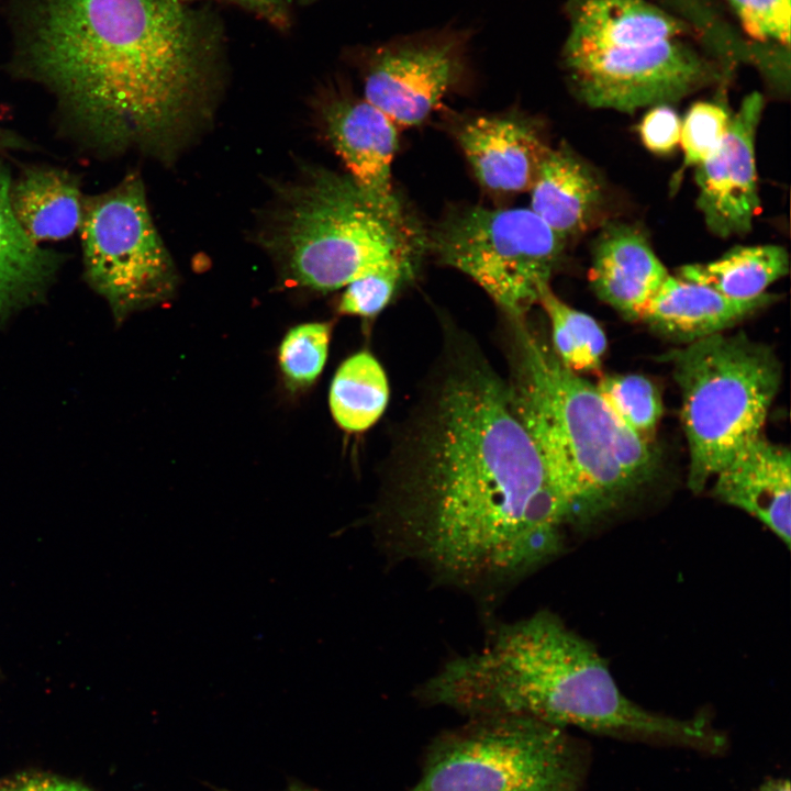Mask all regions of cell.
<instances>
[{
  "label": "cell",
  "mask_w": 791,
  "mask_h": 791,
  "mask_svg": "<svg viewBox=\"0 0 791 791\" xmlns=\"http://www.w3.org/2000/svg\"><path fill=\"white\" fill-rule=\"evenodd\" d=\"M319 113L327 140L356 186L385 216L410 226L392 185L398 126L365 98L328 97Z\"/></svg>",
  "instance_id": "4fadbf2b"
},
{
  "label": "cell",
  "mask_w": 791,
  "mask_h": 791,
  "mask_svg": "<svg viewBox=\"0 0 791 791\" xmlns=\"http://www.w3.org/2000/svg\"><path fill=\"white\" fill-rule=\"evenodd\" d=\"M12 177L0 164V321L42 298L62 256L34 243L11 205Z\"/></svg>",
  "instance_id": "ffe728a7"
},
{
  "label": "cell",
  "mask_w": 791,
  "mask_h": 791,
  "mask_svg": "<svg viewBox=\"0 0 791 791\" xmlns=\"http://www.w3.org/2000/svg\"><path fill=\"white\" fill-rule=\"evenodd\" d=\"M597 389L614 413L648 441L662 414L657 387L640 375H611L602 377Z\"/></svg>",
  "instance_id": "d4e9b609"
},
{
  "label": "cell",
  "mask_w": 791,
  "mask_h": 791,
  "mask_svg": "<svg viewBox=\"0 0 791 791\" xmlns=\"http://www.w3.org/2000/svg\"><path fill=\"white\" fill-rule=\"evenodd\" d=\"M537 303L544 309L553 334V349L571 370H598L606 348V338L597 321L558 298L550 285H544Z\"/></svg>",
  "instance_id": "cb8c5ba5"
},
{
  "label": "cell",
  "mask_w": 791,
  "mask_h": 791,
  "mask_svg": "<svg viewBox=\"0 0 791 791\" xmlns=\"http://www.w3.org/2000/svg\"><path fill=\"white\" fill-rule=\"evenodd\" d=\"M564 242L530 208L478 205L450 211L432 237L442 263L469 276L516 321L549 283Z\"/></svg>",
  "instance_id": "ba28073f"
},
{
  "label": "cell",
  "mask_w": 791,
  "mask_h": 791,
  "mask_svg": "<svg viewBox=\"0 0 791 791\" xmlns=\"http://www.w3.org/2000/svg\"><path fill=\"white\" fill-rule=\"evenodd\" d=\"M188 1V0H182ZM245 8L275 26H287L288 10L285 0H222Z\"/></svg>",
  "instance_id": "1f68e13d"
},
{
  "label": "cell",
  "mask_w": 791,
  "mask_h": 791,
  "mask_svg": "<svg viewBox=\"0 0 791 791\" xmlns=\"http://www.w3.org/2000/svg\"><path fill=\"white\" fill-rule=\"evenodd\" d=\"M397 492L399 553L438 580L498 589L562 553L568 508L512 406L483 368L453 375Z\"/></svg>",
  "instance_id": "6da1fadb"
},
{
  "label": "cell",
  "mask_w": 791,
  "mask_h": 791,
  "mask_svg": "<svg viewBox=\"0 0 791 791\" xmlns=\"http://www.w3.org/2000/svg\"><path fill=\"white\" fill-rule=\"evenodd\" d=\"M0 791H89L85 787L43 773H20L0 778Z\"/></svg>",
  "instance_id": "4dcf8cb0"
},
{
  "label": "cell",
  "mask_w": 791,
  "mask_h": 791,
  "mask_svg": "<svg viewBox=\"0 0 791 791\" xmlns=\"http://www.w3.org/2000/svg\"><path fill=\"white\" fill-rule=\"evenodd\" d=\"M789 271V255L779 245L737 246L709 263L684 265L679 278L709 287L733 300H754Z\"/></svg>",
  "instance_id": "7402d4cb"
},
{
  "label": "cell",
  "mask_w": 791,
  "mask_h": 791,
  "mask_svg": "<svg viewBox=\"0 0 791 791\" xmlns=\"http://www.w3.org/2000/svg\"><path fill=\"white\" fill-rule=\"evenodd\" d=\"M762 110L759 92L746 96L720 146L695 166L697 205L717 236L749 232L759 209L755 140Z\"/></svg>",
  "instance_id": "8fae6325"
},
{
  "label": "cell",
  "mask_w": 791,
  "mask_h": 791,
  "mask_svg": "<svg viewBox=\"0 0 791 791\" xmlns=\"http://www.w3.org/2000/svg\"><path fill=\"white\" fill-rule=\"evenodd\" d=\"M665 360L681 392L690 453L687 483L698 493L761 435L781 383V365L769 346L742 332L686 344Z\"/></svg>",
  "instance_id": "8992f818"
},
{
  "label": "cell",
  "mask_w": 791,
  "mask_h": 791,
  "mask_svg": "<svg viewBox=\"0 0 791 791\" xmlns=\"http://www.w3.org/2000/svg\"><path fill=\"white\" fill-rule=\"evenodd\" d=\"M389 398L386 374L369 353L347 358L337 369L330 389V408L336 423L348 432L375 424Z\"/></svg>",
  "instance_id": "603a6c76"
},
{
  "label": "cell",
  "mask_w": 791,
  "mask_h": 791,
  "mask_svg": "<svg viewBox=\"0 0 791 791\" xmlns=\"http://www.w3.org/2000/svg\"><path fill=\"white\" fill-rule=\"evenodd\" d=\"M528 191L530 209L564 239L589 229L603 204L598 176L565 145L548 149Z\"/></svg>",
  "instance_id": "d6986e66"
},
{
  "label": "cell",
  "mask_w": 791,
  "mask_h": 791,
  "mask_svg": "<svg viewBox=\"0 0 791 791\" xmlns=\"http://www.w3.org/2000/svg\"><path fill=\"white\" fill-rule=\"evenodd\" d=\"M668 276L639 229L616 223L599 235L589 280L598 297L624 317L640 319Z\"/></svg>",
  "instance_id": "2e32d148"
},
{
  "label": "cell",
  "mask_w": 791,
  "mask_h": 791,
  "mask_svg": "<svg viewBox=\"0 0 791 791\" xmlns=\"http://www.w3.org/2000/svg\"><path fill=\"white\" fill-rule=\"evenodd\" d=\"M589 767V747L567 729L528 717H468L432 739L408 791H582Z\"/></svg>",
  "instance_id": "52a82bcc"
},
{
  "label": "cell",
  "mask_w": 791,
  "mask_h": 791,
  "mask_svg": "<svg viewBox=\"0 0 791 791\" xmlns=\"http://www.w3.org/2000/svg\"><path fill=\"white\" fill-rule=\"evenodd\" d=\"M756 791H791L790 780L787 777H767Z\"/></svg>",
  "instance_id": "d6a6232c"
},
{
  "label": "cell",
  "mask_w": 791,
  "mask_h": 791,
  "mask_svg": "<svg viewBox=\"0 0 791 791\" xmlns=\"http://www.w3.org/2000/svg\"><path fill=\"white\" fill-rule=\"evenodd\" d=\"M644 146L655 154H668L680 142L681 120L669 104L654 105L639 124Z\"/></svg>",
  "instance_id": "f546056e"
},
{
  "label": "cell",
  "mask_w": 791,
  "mask_h": 791,
  "mask_svg": "<svg viewBox=\"0 0 791 791\" xmlns=\"http://www.w3.org/2000/svg\"><path fill=\"white\" fill-rule=\"evenodd\" d=\"M87 282L118 322L176 291L175 263L153 222L141 176L83 198L80 224Z\"/></svg>",
  "instance_id": "9c48e42d"
},
{
  "label": "cell",
  "mask_w": 791,
  "mask_h": 791,
  "mask_svg": "<svg viewBox=\"0 0 791 791\" xmlns=\"http://www.w3.org/2000/svg\"><path fill=\"white\" fill-rule=\"evenodd\" d=\"M713 495L791 543V455L761 435L740 449L713 478Z\"/></svg>",
  "instance_id": "9a60e30c"
},
{
  "label": "cell",
  "mask_w": 791,
  "mask_h": 791,
  "mask_svg": "<svg viewBox=\"0 0 791 791\" xmlns=\"http://www.w3.org/2000/svg\"><path fill=\"white\" fill-rule=\"evenodd\" d=\"M259 241L290 286L323 292L411 268L415 250L411 226L385 216L349 176L313 166L280 183Z\"/></svg>",
  "instance_id": "5b68a950"
},
{
  "label": "cell",
  "mask_w": 791,
  "mask_h": 791,
  "mask_svg": "<svg viewBox=\"0 0 791 791\" xmlns=\"http://www.w3.org/2000/svg\"><path fill=\"white\" fill-rule=\"evenodd\" d=\"M11 205L21 229L38 245L80 229L83 198L77 178L65 170L26 169L12 182Z\"/></svg>",
  "instance_id": "44dd1931"
},
{
  "label": "cell",
  "mask_w": 791,
  "mask_h": 791,
  "mask_svg": "<svg viewBox=\"0 0 791 791\" xmlns=\"http://www.w3.org/2000/svg\"><path fill=\"white\" fill-rule=\"evenodd\" d=\"M331 327L304 323L292 327L279 348L281 371L293 387H307L321 374L327 357Z\"/></svg>",
  "instance_id": "484cf974"
},
{
  "label": "cell",
  "mask_w": 791,
  "mask_h": 791,
  "mask_svg": "<svg viewBox=\"0 0 791 791\" xmlns=\"http://www.w3.org/2000/svg\"><path fill=\"white\" fill-rule=\"evenodd\" d=\"M565 8L568 48L651 44L687 31L682 21L647 0H566Z\"/></svg>",
  "instance_id": "ac0fdd59"
},
{
  "label": "cell",
  "mask_w": 791,
  "mask_h": 791,
  "mask_svg": "<svg viewBox=\"0 0 791 791\" xmlns=\"http://www.w3.org/2000/svg\"><path fill=\"white\" fill-rule=\"evenodd\" d=\"M732 115L720 103L699 101L691 105L681 122L680 144L683 164L678 172L698 166L705 160L722 143Z\"/></svg>",
  "instance_id": "4316f807"
},
{
  "label": "cell",
  "mask_w": 791,
  "mask_h": 791,
  "mask_svg": "<svg viewBox=\"0 0 791 791\" xmlns=\"http://www.w3.org/2000/svg\"><path fill=\"white\" fill-rule=\"evenodd\" d=\"M300 1H301V2H304V3H308V2H310V1H312V0H300Z\"/></svg>",
  "instance_id": "e575fe53"
},
{
  "label": "cell",
  "mask_w": 791,
  "mask_h": 791,
  "mask_svg": "<svg viewBox=\"0 0 791 791\" xmlns=\"http://www.w3.org/2000/svg\"><path fill=\"white\" fill-rule=\"evenodd\" d=\"M745 31L760 41L790 43L791 0H727Z\"/></svg>",
  "instance_id": "f1b7e54d"
},
{
  "label": "cell",
  "mask_w": 791,
  "mask_h": 791,
  "mask_svg": "<svg viewBox=\"0 0 791 791\" xmlns=\"http://www.w3.org/2000/svg\"><path fill=\"white\" fill-rule=\"evenodd\" d=\"M220 38L182 0H34L22 55L97 145L169 161L211 116Z\"/></svg>",
  "instance_id": "7a4b0ae2"
},
{
  "label": "cell",
  "mask_w": 791,
  "mask_h": 791,
  "mask_svg": "<svg viewBox=\"0 0 791 791\" xmlns=\"http://www.w3.org/2000/svg\"><path fill=\"white\" fill-rule=\"evenodd\" d=\"M18 141L11 136L8 132L0 130V151L9 147H16Z\"/></svg>",
  "instance_id": "836d02e7"
},
{
  "label": "cell",
  "mask_w": 791,
  "mask_h": 791,
  "mask_svg": "<svg viewBox=\"0 0 791 791\" xmlns=\"http://www.w3.org/2000/svg\"><path fill=\"white\" fill-rule=\"evenodd\" d=\"M562 59L584 103L626 113L678 101L718 78L716 67L679 37L644 45L562 47Z\"/></svg>",
  "instance_id": "30bf717a"
},
{
  "label": "cell",
  "mask_w": 791,
  "mask_h": 791,
  "mask_svg": "<svg viewBox=\"0 0 791 791\" xmlns=\"http://www.w3.org/2000/svg\"><path fill=\"white\" fill-rule=\"evenodd\" d=\"M431 689L436 704L467 717H528L710 755L728 747L704 716L678 718L628 699L594 645L547 611L500 627L482 648L447 661Z\"/></svg>",
  "instance_id": "3957f363"
},
{
  "label": "cell",
  "mask_w": 791,
  "mask_h": 791,
  "mask_svg": "<svg viewBox=\"0 0 791 791\" xmlns=\"http://www.w3.org/2000/svg\"><path fill=\"white\" fill-rule=\"evenodd\" d=\"M461 62L448 42L385 47L369 63L364 98L397 126L420 125L458 81Z\"/></svg>",
  "instance_id": "7c38bea8"
},
{
  "label": "cell",
  "mask_w": 791,
  "mask_h": 791,
  "mask_svg": "<svg viewBox=\"0 0 791 791\" xmlns=\"http://www.w3.org/2000/svg\"><path fill=\"white\" fill-rule=\"evenodd\" d=\"M509 397L565 500L570 525L590 526L649 482L656 457L597 387L525 327L519 331Z\"/></svg>",
  "instance_id": "277c9868"
},
{
  "label": "cell",
  "mask_w": 791,
  "mask_h": 791,
  "mask_svg": "<svg viewBox=\"0 0 791 791\" xmlns=\"http://www.w3.org/2000/svg\"><path fill=\"white\" fill-rule=\"evenodd\" d=\"M776 300L773 294L733 300L703 285L669 275L640 320L668 338L686 344L723 333Z\"/></svg>",
  "instance_id": "e0dca14e"
},
{
  "label": "cell",
  "mask_w": 791,
  "mask_h": 791,
  "mask_svg": "<svg viewBox=\"0 0 791 791\" xmlns=\"http://www.w3.org/2000/svg\"><path fill=\"white\" fill-rule=\"evenodd\" d=\"M411 268L396 266L355 279L346 286L338 304L342 314L374 316L391 300Z\"/></svg>",
  "instance_id": "83f0119b"
},
{
  "label": "cell",
  "mask_w": 791,
  "mask_h": 791,
  "mask_svg": "<svg viewBox=\"0 0 791 791\" xmlns=\"http://www.w3.org/2000/svg\"><path fill=\"white\" fill-rule=\"evenodd\" d=\"M455 136L478 182L497 194L528 191L550 148L535 122L513 113L470 118Z\"/></svg>",
  "instance_id": "5bb4252c"
}]
</instances>
